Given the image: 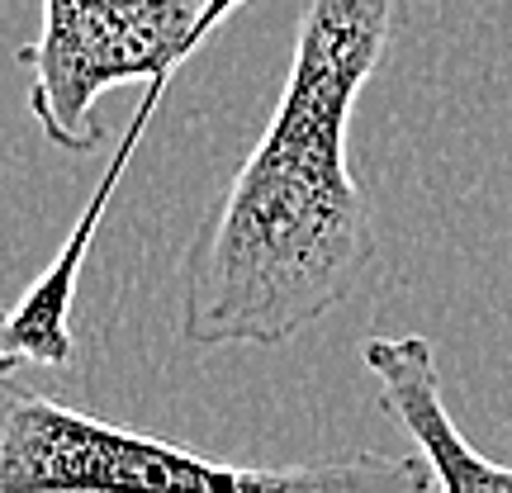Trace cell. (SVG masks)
<instances>
[{
  "mask_svg": "<svg viewBox=\"0 0 512 493\" xmlns=\"http://www.w3.org/2000/svg\"><path fill=\"white\" fill-rule=\"evenodd\" d=\"M399 15L403 0H299L280 100L181 261L185 347H285L361 290L380 233L351 119Z\"/></svg>",
  "mask_w": 512,
  "mask_h": 493,
  "instance_id": "obj_1",
  "label": "cell"
},
{
  "mask_svg": "<svg viewBox=\"0 0 512 493\" xmlns=\"http://www.w3.org/2000/svg\"><path fill=\"white\" fill-rule=\"evenodd\" d=\"M413 456L233 465L181 441L147 437L0 370V493H432Z\"/></svg>",
  "mask_w": 512,
  "mask_h": 493,
  "instance_id": "obj_2",
  "label": "cell"
},
{
  "mask_svg": "<svg viewBox=\"0 0 512 493\" xmlns=\"http://www.w3.org/2000/svg\"><path fill=\"white\" fill-rule=\"evenodd\" d=\"M247 0H43L38 34L19 48L29 114L62 152L105 143L100 95L128 81H171L204 38Z\"/></svg>",
  "mask_w": 512,
  "mask_h": 493,
  "instance_id": "obj_3",
  "label": "cell"
},
{
  "mask_svg": "<svg viewBox=\"0 0 512 493\" xmlns=\"http://www.w3.org/2000/svg\"><path fill=\"white\" fill-rule=\"evenodd\" d=\"M370 380L380 389V408L399 422L413 451L432 465L437 493H512V465L484 456L460 432L446 384H441L437 351L422 332H384L361 347Z\"/></svg>",
  "mask_w": 512,
  "mask_h": 493,
  "instance_id": "obj_4",
  "label": "cell"
}]
</instances>
